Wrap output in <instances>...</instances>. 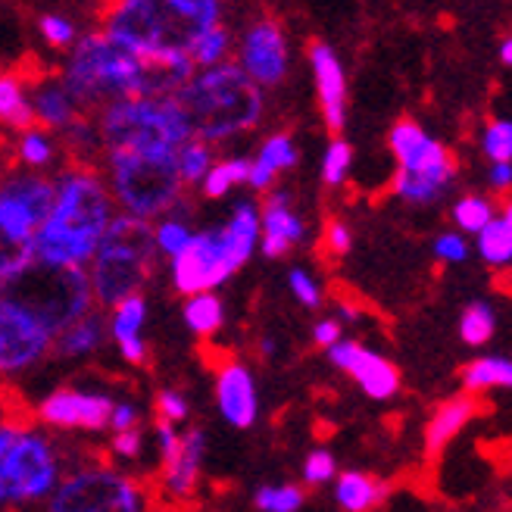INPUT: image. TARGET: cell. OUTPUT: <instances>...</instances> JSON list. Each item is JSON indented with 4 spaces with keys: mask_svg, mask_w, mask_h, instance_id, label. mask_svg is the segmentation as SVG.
<instances>
[{
    "mask_svg": "<svg viewBox=\"0 0 512 512\" xmlns=\"http://www.w3.org/2000/svg\"><path fill=\"white\" fill-rule=\"evenodd\" d=\"M0 300L19 306L50 335H60L66 325L97 306L88 266L50 263L38 256H32L7 281H0Z\"/></svg>",
    "mask_w": 512,
    "mask_h": 512,
    "instance_id": "5",
    "label": "cell"
},
{
    "mask_svg": "<svg viewBox=\"0 0 512 512\" xmlns=\"http://www.w3.org/2000/svg\"><path fill=\"white\" fill-rule=\"evenodd\" d=\"M107 331H110L107 310L97 303L82 319H75L72 325H66L60 331V335H54V341H50V356H57V360H72V356L94 353L100 344H104Z\"/></svg>",
    "mask_w": 512,
    "mask_h": 512,
    "instance_id": "24",
    "label": "cell"
},
{
    "mask_svg": "<svg viewBox=\"0 0 512 512\" xmlns=\"http://www.w3.org/2000/svg\"><path fill=\"white\" fill-rule=\"evenodd\" d=\"M481 150L488 153V160H512V119H494L488 122L481 135Z\"/></svg>",
    "mask_w": 512,
    "mask_h": 512,
    "instance_id": "42",
    "label": "cell"
},
{
    "mask_svg": "<svg viewBox=\"0 0 512 512\" xmlns=\"http://www.w3.org/2000/svg\"><path fill=\"white\" fill-rule=\"evenodd\" d=\"M38 225L0 203V281H7L35 256Z\"/></svg>",
    "mask_w": 512,
    "mask_h": 512,
    "instance_id": "22",
    "label": "cell"
},
{
    "mask_svg": "<svg viewBox=\"0 0 512 512\" xmlns=\"http://www.w3.org/2000/svg\"><path fill=\"white\" fill-rule=\"evenodd\" d=\"M494 331H497V316L491 310V303L475 300L459 316V338L469 347H484L494 338Z\"/></svg>",
    "mask_w": 512,
    "mask_h": 512,
    "instance_id": "34",
    "label": "cell"
},
{
    "mask_svg": "<svg viewBox=\"0 0 512 512\" xmlns=\"http://www.w3.org/2000/svg\"><path fill=\"white\" fill-rule=\"evenodd\" d=\"M60 459L44 438L32 431H16L4 453L0 481H4V503L38 500L57 484Z\"/></svg>",
    "mask_w": 512,
    "mask_h": 512,
    "instance_id": "10",
    "label": "cell"
},
{
    "mask_svg": "<svg viewBox=\"0 0 512 512\" xmlns=\"http://www.w3.org/2000/svg\"><path fill=\"white\" fill-rule=\"evenodd\" d=\"M222 300L213 294V291H200V294H191L188 303H185V322L194 335L200 338H210L222 328Z\"/></svg>",
    "mask_w": 512,
    "mask_h": 512,
    "instance_id": "32",
    "label": "cell"
},
{
    "mask_svg": "<svg viewBox=\"0 0 512 512\" xmlns=\"http://www.w3.org/2000/svg\"><path fill=\"white\" fill-rule=\"evenodd\" d=\"M216 400H219L222 416L235 428H250L256 422L260 403H256L253 375L244 363L222 360V366H216Z\"/></svg>",
    "mask_w": 512,
    "mask_h": 512,
    "instance_id": "19",
    "label": "cell"
},
{
    "mask_svg": "<svg viewBox=\"0 0 512 512\" xmlns=\"http://www.w3.org/2000/svg\"><path fill=\"white\" fill-rule=\"evenodd\" d=\"M116 216V200L97 166L69 163L57 178V197L35 232V256L50 263L88 266L100 235Z\"/></svg>",
    "mask_w": 512,
    "mask_h": 512,
    "instance_id": "2",
    "label": "cell"
},
{
    "mask_svg": "<svg viewBox=\"0 0 512 512\" xmlns=\"http://www.w3.org/2000/svg\"><path fill=\"white\" fill-rule=\"evenodd\" d=\"M463 388L469 394L512 388V360L509 356H478L463 369Z\"/></svg>",
    "mask_w": 512,
    "mask_h": 512,
    "instance_id": "30",
    "label": "cell"
},
{
    "mask_svg": "<svg viewBox=\"0 0 512 512\" xmlns=\"http://www.w3.org/2000/svg\"><path fill=\"white\" fill-rule=\"evenodd\" d=\"M475 250H478L481 260L494 269L512 266V225L503 216H494L475 235Z\"/></svg>",
    "mask_w": 512,
    "mask_h": 512,
    "instance_id": "31",
    "label": "cell"
},
{
    "mask_svg": "<svg viewBox=\"0 0 512 512\" xmlns=\"http://www.w3.org/2000/svg\"><path fill=\"white\" fill-rule=\"evenodd\" d=\"M175 160H178V175H182L185 191H191L194 185L203 182V175H207L213 166V144L200 141V138H188L182 147H178Z\"/></svg>",
    "mask_w": 512,
    "mask_h": 512,
    "instance_id": "33",
    "label": "cell"
},
{
    "mask_svg": "<svg viewBox=\"0 0 512 512\" xmlns=\"http://www.w3.org/2000/svg\"><path fill=\"white\" fill-rule=\"evenodd\" d=\"M16 157H19L25 166L41 169V166H47L50 160L57 157V141L50 138L47 128L35 125V128H29V132H19V141H16Z\"/></svg>",
    "mask_w": 512,
    "mask_h": 512,
    "instance_id": "36",
    "label": "cell"
},
{
    "mask_svg": "<svg viewBox=\"0 0 512 512\" xmlns=\"http://www.w3.org/2000/svg\"><path fill=\"white\" fill-rule=\"evenodd\" d=\"M444 191H447V185L434 182V178H425V175H416V172L397 169V175H394V194L403 197L406 203H416V207H425V203L441 200Z\"/></svg>",
    "mask_w": 512,
    "mask_h": 512,
    "instance_id": "39",
    "label": "cell"
},
{
    "mask_svg": "<svg viewBox=\"0 0 512 512\" xmlns=\"http://www.w3.org/2000/svg\"><path fill=\"white\" fill-rule=\"evenodd\" d=\"M113 416V400L100 394H85L60 388L38 406V419L63 431H104Z\"/></svg>",
    "mask_w": 512,
    "mask_h": 512,
    "instance_id": "16",
    "label": "cell"
},
{
    "mask_svg": "<svg viewBox=\"0 0 512 512\" xmlns=\"http://www.w3.org/2000/svg\"><path fill=\"white\" fill-rule=\"evenodd\" d=\"M38 29H41V35H44V41H47L50 47H57V50H66V47H72L75 41H79V32H75V25H72L69 19L57 16V13L41 16V19H38Z\"/></svg>",
    "mask_w": 512,
    "mask_h": 512,
    "instance_id": "45",
    "label": "cell"
},
{
    "mask_svg": "<svg viewBox=\"0 0 512 512\" xmlns=\"http://www.w3.org/2000/svg\"><path fill=\"white\" fill-rule=\"evenodd\" d=\"M250 178V160H222L213 163L210 172L203 175V197H225L235 185H247Z\"/></svg>",
    "mask_w": 512,
    "mask_h": 512,
    "instance_id": "35",
    "label": "cell"
},
{
    "mask_svg": "<svg viewBox=\"0 0 512 512\" xmlns=\"http://www.w3.org/2000/svg\"><path fill=\"white\" fill-rule=\"evenodd\" d=\"M388 147H391V153L397 157V169L416 172V175H425V178H434V182H441L447 188L453 185V178H456V160H453V153L441 141H434L419 122L400 119L391 128Z\"/></svg>",
    "mask_w": 512,
    "mask_h": 512,
    "instance_id": "12",
    "label": "cell"
},
{
    "mask_svg": "<svg viewBox=\"0 0 512 512\" xmlns=\"http://www.w3.org/2000/svg\"><path fill=\"white\" fill-rule=\"evenodd\" d=\"M50 341H54V335L41 328L29 313L0 300V375L35 366L41 356L50 353Z\"/></svg>",
    "mask_w": 512,
    "mask_h": 512,
    "instance_id": "14",
    "label": "cell"
},
{
    "mask_svg": "<svg viewBox=\"0 0 512 512\" xmlns=\"http://www.w3.org/2000/svg\"><path fill=\"white\" fill-rule=\"evenodd\" d=\"M153 413H157V419H166L175 425V422L188 419V403L178 391H160L157 400H153Z\"/></svg>",
    "mask_w": 512,
    "mask_h": 512,
    "instance_id": "48",
    "label": "cell"
},
{
    "mask_svg": "<svg viewBox=\"0 0 512 512\" xmlns=\"http://www.w3.org/2000/svg\"><path fill=\"white\" fill-rule=\"evenodd\" d=\"M144 297L135 294V297H125L122 303L113 306V319H110V331L113 338L122 350V356L132 366H144L147 363V347L141 341V325H144Z\"/></svg>",
    "mask_w": 512,
    "mask_h": 512,
    "instance_id": "26",
    "label": "cell"
},
{
    "mask_svg": "<svg viewBox=\"0 0 512 512\" xmlns=\"http://www.w3.org/2000/svg\"><path fill=\"white\" fill-rule=\"evenodd\" d=\"M297 166V147H294V138L291 135H272L260 153H256V160L250 163V178H247V185L253 191H269L272 182H275V175L278 172H285Z\"/></svg>",
    "mask_w": 512,
    "mask_h": 512,
    "instance_id": "27",
    "label": "cell"
},
{
    "mask_svg": "<svg viewBox=\"0 0 512 512\" xmlns=\"http://www.w3.org/2000/svg\"><path fill=\"white\" fill-rule=\"evenodd\" d=\"M503 219L512 225V200H506V207H503Z\"/></svg>",
    "mask_w": 512,
    "mask_h": 512,
    "instance_id": "56",
    "label": "cell"
},
{
    "mask_svg": "<svg viewBox=\"0 0 512 512\" xmlns=\"http://www.w3.org/2000/svg\"><path fill=\"white\" fill-rule=\"evenodd\" d=\"M350 166H353V147L344 138L335 135V141L328 144L325 157H322V182L331 185V188L341 185L347 178V172H350Z\"/></svg>",
    "mask_w": 512,
    "mask_h": 512,
    "instance_id": "41",
    "label": "cell"
},
{
    "mask_svg": "<svg viewBox=\"0 0 512 512\" xmlns=\"http://www.w3.org/2000/svg\"><path fill=\"white\" fill-rule=\"evenodd\" d=\"M13 428H7V425H0V466H4V453H7V447H10V441H13ZM0 503H4V481H0Z\"/></svg>",
    "mask_w": 512,
    "mask_h": 512,
    "instance_id": "54",
    "label": "cell"
},
{
    "mask_svg": "<svg viewBox=\"0 0 512 512\" xmlns=\"http://www.w3.org/2000/svg\"><path fill=\"white\" fill-rule=\"evenodd\" d=\"M288 285H291V294L306 306V310H316V306H322V291L316 285V278L310 272L303 269H291L288 275Z\"/></svg>",
    "mask_w": 512,
    "mask_h": 512,
    "instance_id": "47",
    "label": "cell"
},
{
    "mask_svg": "<svg viewBox=\"0 0 512 512\" xmlns=\"http://www.w3.org/2000/svg\"><path fill=\"white\" fill-rule=\"evenodd\" d=\"M244 263L235 256L225 232H203L194 235L191 244L172 256V285L178 294H200L213 291L222 281L232 278Z\"/></svg>",
    "mask_w": 512,
    "mask_h": 512,
    "instance_id": "11",
    "label": "cell"
},
{
    "mask_svg": "<svg viewBox=\"0 0 512 512\" xmlns=\"http://www.w3.org/2000/svg\"><path fill=\"white\" fill-rule=\"evenodd\" d=\"M175 100L191 119L194 138L219 144L232 135H241L263 119V91L241 63H216L194 72L175 91Z\"/></svg>",
    "mask_w": 512,
    "mask_h": 512,
    "instance_id": "4",
    "label": "cell"
},
{
    "mask_svg": "<svg viewBox=\"0 0 512 512\" xmlns=\"http://www.w3.org/2000/svg\"><path fill=\"white\" fill-rule=\"evenodd\" d=\"M431 250H434V260L447 263V266L466 263L469 253H472V247H469L463 232H444V235H438V238H434V244H431Z\"/></svg>",
    "mask_w": 512,
    "mask_h": 512,
    "instance_id": "44",
    "label": "cell"
},
{
    "mask_svg": "<svg viewBox=\"0 0 512 512\" xmlns=\"http://www.w3.org/2000/svg\"><path fill=\"white\" fill-rule=\"evenodd\" d=\"M306 235L303 219L288 207V194L275 191L263 200L260 213V238H263V253L266 256H285L294 244H300Z\"/></svg>",
    "mask_w": 512,
    "mask_h": 512,
    "instance_id": "20",
    "label": "cell"
},
{
    "mask_svg": "<svg viewBox=\"0 0 512 512\" xmlns=\"http://www.w3.org/2000/svg\"><path fill=\"white\" fill-rule=\"evenodd\" d=\"M494 216V203L481 194H466L453 203V222L456 228H463V235H478Z\"/></svg>",
    "mask_w": 512,
    "mask_h": 512,
    "instance_id": "37",
    "label": "cell"
},
{
    "mask_svg": "<svg viewBox=\"0 0 512 512\" xmlns=\"http://www.w3.org/2000/svg\"><path fill=\"white\" fill-rule=\"evenodd\" d=\"M488 182H491V188H497V191L512 188V160H494L491 169H488Z\"/></svg>",
    "mask_w": 512,
    "mask_h": 512,
    "instance_id": "52",
    "label": "cell"
},
{
    "mask_svg": "<svg viewBox=\"0 0 512 512\" xmlns=\"http://www.w3.org/2000/svg\"><path fill=\"white\" fill-rule=\"evenodd\" d=\"M306 500V491L300 484H266L256 491L253 506L260 512H297Z\"/></svg>",
    "mask_w": 512,
    "mask_h": 512,
    "instance_id": "40",
    "label": "cell"
},
{
    "mask_svg": "<svg viewBox=\"0 0 512 512\" xmlns=\"http://www.w3.org/2000/svg\"><path fill=\"white\" fill-rule=\"evenodd\" d=\"M238 63L260 88H272L285 82L288 66H291L288 41L275 19H260L250 25L247 35L241 38Z\"/></svg>",
    "mask_w": 512,
    "mask_h": 512,
    "instance_id": "13",
    "label": "cell"
},
{
    "mask_svg": "<svg viewBox=\"0 0 512 512\" xmlns=\"http://www.w3.org/2000/svg\"><path fill=\"white\" fill-rule=\"evenodd\" d=\"M197 72L191 57H147L104 29H94L72 44L63 85L82 113L97 116L125 97H166Z\"/></svg>",
    "mask_w": 512,
    "mask_h": 512,
    "instance_id": "1",
    "label": "cell"
},
{
    "mask_svg": "<svg viewBox=\"0 0 512 512\" xmlns=\"http://www.w3.org/2000/svg\"><path fill=\"white\" fill-rule=\"evenodd\" d=\"M478 416V400L475 394H459L444 400L438 409L431 413L428 425H425V453L428 456H438L444 453V447L463 431L472 419Z\"/></svg>",
    "mask_w": 512,
    "mask_h": 512,
    "instance_id": "23",
    "label": "cell"
},
{
    "mask_svg": "<svg viewBox=\"0 0 512 512\" xmlns=\"http://www.w3.org/2000/svg\"><path fill=\"white\" fill-rule=\"evenodd\" d=\"M153 238H157V250H160V253L175 256V253H182V250L191 244L194 232L185 225V219H172V216H169L166 222L157 225V232H153Z\"/></svg>",
    "mask_w": 512,
    "mask_h": 512,
    "instance_id": "43",
    "label": "cell"
},
{
    "mask_svg": "<svg viewBox=\"0 0 512 512\" xmlns=\"http://www.w3.org/2000/svg\"><path fill=\"white\" fill-rule=\"evenodd\" d=\"M107 188L116 207L141 219H157L175 207V200L188 194L178 175L175 153H104Z\"/></svg>",
    "mask_w": 512,
    "mask_h": 512,
    "instance_id": "8",
    "label": "cell"
},
{
    "mask_svg": "<svg viewBox=\"0 0 512 512\" xmlns=\"http://www.w3.org/2000/svg\"><path fill=\"white\" fill-rule=\"evenodd\" d=\"M57 197V182H50L44 175H19V178H7L0 185V203L16 213H22L29 222L41 225L54 207Z\"/></svg>",
    "mask_w": 512,
    "mask_h": 512,
    "instance_id": "21",
    "label": "cell"
},
{
    "mask_svg": "<svg viewBox=\"0 0 512 512\" xmlns=\"http://www.w3.org/2000/svg\"><path fill=\"white\" fill-rule=\"evenodd\" d=\"M0 125L10 128V132H29L38 125L25 79L7 69H0Z\"/></svg>",
    "mask_w": 512,
    "mask_h": 512,
    "instance_id": "28",
    "label": "cell"
},
{
    "mask_svg": "<svg viewBox=\"0 0 512 512\" xmlns=\"http://www.w3.org/2000/svg\"><path fill=\"white\" fill-rule=\"evenodd\" d=\"M328 360L335 369L347 372L356 384H360V391L372 400H391L400 391L397 366L388 360V356H381L363 344L341 338L338 344L328 347Z\"/></svg>",
    "mask_w": 512,
    "mask_h": 512,
    "instance_id": "15",
    "label": "cell"
},
{
    "mask_svg": "<svg viewBox=\"0 0 512 512\" xmlns=\"http://www.w3.org/2000/svg\"><path fill=\"white\" fill-rule=\"evenodd\" d=\"M153 269H157V238L150 219L132 213L113 216L88 263L97 303L113 310L125 297L141 294L153 278Z\"/></svg>",
    "mask_w": 512,
    "mask_h": 512,
    "instance_id": "6",
    "label": "cell"
},
{
    "mask_svg": "<svg viewBox=\"0 0 512 512\" xmlns=\"http://www.w3.org/2000/svg\"><path fill=\"white\" fill-rule=\"evenodd\" d=\"M50 512H144V491L110 466H88L60 481Z\"/></svg>",
    "mask_w": 512,
    "mask_h": 512,
    "instance_id": "9",
    "label": "cell"
},
{
    "mask_svg": "<svg viewBox=\"0 0 512 512\" xmlns=\"http://www.w3.org/2000/svg\"><path fill=\"white\" fill-rule=\"evenodd\" d=\"M22 75V72H19ZM25 88H29V100H32V110H35V122L47 132H66L69 125H75L82 116L75 97L69 94V88L63 85L60 75H22Z\"/></svg>",
    "mask_w": 512,
    "mask_h": 512,
    "instance_id": "18",
    "label": "cell"
},
{
    "mask_svg": "<svg viewBox=\"0 0 512 512\" xmlns=\"http://www.w3.org/2000/svg\"><path fill=\"white\" fill-rule=\"evenodd\" d=\"M113 450L119 456H128V459H135L141 453V431L138 428H125V431H116V438H113Z\"/></svg>",
    "mask_w": 512,
    "mask_h": 512,
    "instance_id": "51",
    "label": "cell"
},
{
    "mask_svg": "<svg viewBox=\"0 0 512 512\" xmlns=\"http://www.w3.org/2000/svg\"><path fill=\"white\" fill-rule=\"evenodd\" d=\"M222 19V0H100L97 29L147 57H188Z\"/></svg>",
    "mask_w": 512,
    "mask_h": 512,
    "instance_id": "3",
    "label": "cell"
},
{
    "mask_svg": "<svg viewBox=\"0 0 512 512\" xmlns=\"http://www.w3.org/2000/svg\"><path fill=\"white\" fill-rule=\"evenodd\" d=\"M341 341V322L338 319H322L313 325V344L328 350L331 344H338Z\"/></svg>",
    "mask_w": 512,
    "mask_h": 512,
    "instance_id": "50",
    "label": "cell"
},
{
    "mask_svg": "<svg viewBox=\"0 0 512 512\" xmlns=\"http://www.w3.org/2000/svg\"><path fill=\"white\" fill-rule=\"evenodd\" d=\"M100 144L107 150L128 153H178L194 128L175 94L166 97H125L104 107L97 116Z\"/></svg>",
    "mask_w": 512,
    "mask_h": 512,
    "instance_id": "7",
    "label": "cell"
},
{
    "mask_svg": "<svg viewBox=\"0 0 512 512\" xmlns=\"http://www.w3.org/2000/svg\"><path fill=\"white\" fill-rule=\"evenodd\" d=\"M325 247H328V253H335V256H344V253H350V247H353V235H350V228L344 225V222H328V228H325Z\"/></svg>",
    "mask_w": 512,
    "mask_h": 512,
    "instance_id": "49",
    "label": "cell"
},
{
    "mask_svg": "<svg viewBox=\"0 0 512 512\" xmlns=\"http://www.w3.org/2000/svg\"><path fill=\"white\" fill-rule=\"evenodd\" d=\"M388 488L366 472H341L335 481V500L344 512H375Z\"/></svg>",
    "mask_w": 512,
    "mask_h": 512,
    "instance_id": "29",
    "label": "cell"
},
{
    "mask_svg": "<svg viewBox=\"0 0 512 512\" xmlns=\"http://www.w3.org/2000/svg\"><path fill=\"white\" fill-rule=\"evenodd\" d=\"M335 475H338V459L331 456L328 450H313L310 456L303 459V481L310 484V488L328 484Z\"/></svg>",
    "mask_w": 512,
    "mask_h": 512,
    "instance_id": "46",
    "label": "cell"
},
{
    "mask_svg": "<svg viewBox=\"0 0 512 512\" xmlns=\"http://www.w3.org/2000/svg\"><path fill=\"white\" fill-rule=\"evenodd\" d=\"M203 447H207V438H203L200 428H191L185 438H182V453H178V463L163 475V488L157 484L160 491H166L175 506L178 497H194L197 491V481H200V463H203Z\"/></svg>",
    "mask_w": 512,
    "mask_h": 512,
    "instance_id": "25",
    "label": "cell"
},
{
    "mask_svg": "<svg viewBox=\"0 0 512 512\" xmlns=\"http://www.w3.org/2000/svg\"><path fill=\"white\" fill-rule=\"evenodd\" d=\"M228 54H232V35H228V29L219 22L213 25L210 32H203L197 38V44L191 47V60L197 69H207V66H216V63H225Z\"/></svg>",
    "mask_w": 512,
    "mask_h": 512,
    "instance_id": "38",
    "label": "cell"
},
{
    "mask_svg": "<svg viewBox=\"0 0 512 512\" xmlns=\"http://www.w3.org/2000/svg\"><path fill=\"white\" fill-rule=\"evenodd\" d=\"M138 409L135 406H128V403H122V406H113V416H110V428H116V431H125V428H138Z\"/></svg>",
    "mask_w": 512,
    "mask_h": 512,
    "instance_id": "53",
    "label": "cell"
},
{
    "mask_svg": "<svg viewBox=\"0 0 512 512\" xmlns=\"http://www.w3.org/2000/svg\"><path fill=\"white\" fill-rule=\"evenodd\" d=\"M310 66H313V79H316V94H319V107L322 119L328 125L331 135H338L347 119V79H344V66L338 54L331 50L325 41L310 44Z\"/></svg>",
    "mask_w": 512,
    "mask_h": 512,
    "instance_id": "17",
    "label": "cell"
},
{
    "mask_svg": "<svg viewBox=\"0 0 512 512\" xmlns=\"http://www.w3.org/2000/svg\"><path fill=\"white\" fill-rule=\"evenodd\" d=\"M500 60H503V66L512 69V35H506L503 44H500Z\"/></svg>",
    "mask_w": 512,
    "mask_h": 512,
    "instance_id": "55",
    "label": "cell"
}]
</instances>
